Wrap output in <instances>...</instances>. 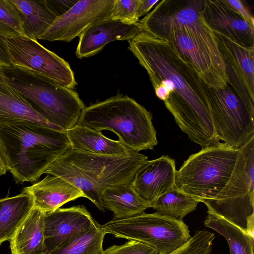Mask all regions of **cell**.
Segmentation results:
<instances>
[{"mask_svg":"<svg viewBox=\"0 0 254 254\" xmlns=\"http://www.w3.org/2000/svg\"><path fill=\"white\" fill-rule=\"evenodd\" d=\"M225 65L241 79L254 101V48H246L222 34L213 32Z\"/></svg>","mask_w":254,"mask_h":254,"instance_id":"ffe728a7","label":"cell"},{"mask_svg":"<svg viewBox=\"0 0 254 254\" xmlns=\"http://www.w3.org/2000/svg\"><path fill=\"white\" fill-rule=\"evenodd\" d=\"M18 35L19 34L14 30L0 21V62L3 67L12 66L6 45V40L9 37Z\"/></svg>","mask_w":254,"mask_h":254,"instance_id":"d6a6232c","label":"cell"},{"mask_svg":"<svg viewBox=\"0 0 254 254\" xmlns=\"http://www.w3.org/2000/svg\"><path fill=\"white\" fill-rule=\"evenodd\" d=\"M199 202L198 199L175 186L159 196L151 207L161 215L183 220L195 210Z\"/></svg>","mask_w":254,"mask_h":254,"instance_id":"83f0119b","label":"cell"},{"mask_svg":"<svg viewBox=\"0 0 254 254\" xmlns=\"http://www.w3.org/2000/svg\"><path fill=\"white\" fill-rule=\"evenodd\" d=\"M238 152L224 142L202 148L177 171L176 186L200 202L213 198L230 178Z\"/></svg>","mask_w":254,"mask_h":254,"instance_id":"8992f818","label":"cell"},{"mask_svg":"<svg viewBox=\"0 0 254 254\" xmlns=\"http://www.w3.org/2000/svg\"><path fill=\"white\" fill-rule=\"evenodd\" d=\"M106 234L143 243L157 254H170L191 238L188 226L183 220L144 212L122 219H113L101 225Z\"/></svg>","mask_w":254,"mask_h":254,"instance_id":"52a82bcc","label":"cell"},{"mask_svg":"<svg viewBox=\"0 0 254 254\" xmlns=\"http://www.w3.org/2000/svg\"><path fill=\"white\" fill-rule=\"evenodd\" d=\"M207 213L204 225L225 238L230 254H254V237L222 217L208 211Z\"/></svg>","mask_w":254,"mask_h":254,"instance_id":"484cf974","label":"cell"},{"mask_svg":"<svg viewBox=\"0 0 254 254\" xmlns=\"http://www.w3.org/2000/svg\"><path fill=\"white\" fill-rule=\"evenodd\" d=\"M19 9L25 36L38 40L58 17L50 0H11Z\"/></svg>","mask_w":254,"mask_h":254,"instance_id":"cb8c5ba5","label":"cell"},{"mask_svg":"<svg viewBox=\"0 0 254 254\" xmlns=\"http://www.w3.org/2000/svg\"><path fill=\"white\" fill-rule=\"evenodd\" d=\"M45 214L33 207L9 240L11 254H46Z\"/></svg>","mask_w":254,"mask_h":254,"instance_id":"44dd1931","label":"cell"},{"mask_svg":"<svg viewBox=\"0 0 254 254\" xmlns=\"http://www.w3.org/2000/svg\"><path fill=\"white\" fill-rule=\"evenodd\" d=\"M128 43L151 83L166 79L172 83L173 90L164 102L180 129L202 148L218 143L206 84L195 68L165 39L141 31Z\"/></svg>","mask_w":254,"mask_h":254,"instance_id":"6da1fadb","label":"cell"},{"mask_svg":"<svg viewBox=\"0 0 254 254\" xmlns=\"http://www.w3.org/2000/svg\"><path fill=\"white\" fill-rule=\"evenodd\" d=\"M138 3L139 0H114L110 18L129 24L137 23Z\"/></svg>","mask_w":254,"mask_h":254,"instance_id":"f546056e","label":"cell"},{"mask_svg":"<svg viewBox=\"0 0 254 254\" xmlns=\"http://www.w3.org/2000/svg\"><path fill=\"white\" fill-rule=\"evenodd\" d=\"M201 13L213 32H219L243 47L254 48V26L225 0H204Z\"/></svg>","mask_w":254,"mask_h":254,"instance_id":"5bb4252c","label":"cell"},{"mask_svg":"<svg viewBox=\"0 0 254 254\" xmlns=\"http://www.w3.org/2000/svg\"><path fill=\"white\" fill-rule=\"evenodd\" d=\"M34 207L28 193L0 198V245L9 241Z\"/></svg>","mask_w":254,"mask_h":254,"instance_id":"d4e9b609","label":"cell"},{"mask_svg":"<svg viewBox=\"0 0 254 254\" xmlns=\"http://www.w3.org/2000/svg\"><path fill=\"white\" fill-rule=\"evenodd\" d=\"M20 123L33 124L63 130L42 118L25 97L0 76V130L6 126Z\"/></svg>","mask_w":254,"mask_h":254,"instance_id":"d6986e66","label":"cell"},{"mask_svg":"<svg viewBox=\"0 0 254 254\" xmlns=\"http://www.w3.org/2000/svg\"><path fill=\"white\" fill-rule=\"evenodd\" d=\"M203 0H163L138 23L142 31L157 37L173 30L195 36L220 63L225 64L213 31L201 15Z\"/></svg>","mask_w":254,"mask_h":254,"instance_id":"ba28073f","label":"cell"},{"mask_svg":"<svg viewBox=\"0 0 254 254\" xmlns=\"http://www.w3.org/2000/svg\"><path fill=\"white\" fill-rule=\"evenodd\" d=\"M102 254H157L152 247L143 243L129 241L122 245H114L103 250Z\"/></svg>","mask_w":254,"mask_h":254,"instance_id":"1f68e13d","label":"cell"},{"mask_svg":"<svg viewBox=\"0 0 254 254\" xmlns=\"http://www.w3.org/2000/svg\"><path fill=\"white\" fill-rule=\"evenodd\" d=\"M0 21L25 36L21 14L11 0H0Z\"/></svg>","mask_w":254,"mask_h":254,"instance_id":"4dcf8cb0","label":"cell"},{"mask_svg":"<svg viewBox=\"0 0 254 254\" xmlns=\"http://www.w3.org/2000/svg\"><path fill=\"white\" fill-rule=\"evenodd\" d=\"M6 45L12 66L41 75L58 85L73 89L77 84L69 64L37 40L18 35Z\"/></svg>","mask_w":254,"mask_h":254,"instance_id":"8fae6325","label":"cell"},{"mask_svg":"<svg viewBox=\"0 0 254 254\" xmlns=\"http://www.w3.org/2000/svg\"><path fill=\"white\" fill-rule=\"evenodd\" d=\"M114 0H80L58 17L38 40L69 42L91 25L110 18Z\"/></svg>","mask_w":254,"mask_h":254,"instance_id":"4fadbf2b","label":"cell"},{"mask_svg":"<svg viewBox=\"0 0 254 254\" xmlns=\"http://www.w3.org/2000/svg\"><path fill=\"white\" fill-rule=\"evenodd\" d=\"M0 66H2V64L0 62Z\"/></svg>","mask_w":254,"mask_h":254,"instance_id":"74e56055","label":"cell"},{"mask_svg":"<svg viewBox=\"0 0 254 254\" xmlns=\"http://www.w3.org/2000/svg\"><path fill=\"white\" fill-rule=\"evenodd\" d=\"M78 1V0H50L51 3L58 17L67 11Z\"/></svg>","mask_w":254,"mask_h":254,"instance_id":"e575fe53","label":"cell"},{"mask_svg":"<svg viewBox=\"0 0 254 254\" xmlns=\"http://www.w3.org/2000/svg\"><path fill=\"white\" fill-rule=\"evenodd\" d=\"M59 158L80 171L101 195L108 188L131 184L136 172L148 160L146 156L133 151L124 155L110 156L70 148Z\"/></svg>","mask_w":254,"mask_h":254,"instance_id":"30bf717a","label":"cell"},{"mask_svg":"<svg viewBox=\"0 0 254 254\" xmlns=\"http://www.w3.org/2000/svg\"><path fill=\"white\" fill-rule=\"evenodd\" d=\"M44 174L59 177L80 190L84 197L91 201L99 210L105 209L101 200V194L94 184L77 168L59 158L46 170Z\"/></svg>","mask_w":254,"mask_h":254,"instance_id":"f1b7e54d","label":"cell"},{"mask_svg":"<svg viewBox=\"0 0 254 254\" xmlns=\"http://www.w3.org/2000/svg\"><path fill=\"white\" fill-rule=\"evenodd\" d=\"M8 171L16 184L36 182L70 147L66 131L33 124L10 125L0 130Z\"/></svg>","mask_w":254,"mask_h":254,"instance_id":"7a4b0ae2","label":"cell"},{"mask_svg":"<svg viewBox=\"0 0 254 254\" xmlns=\"http://www.w3.org/2000/svg\"><path fill=\"white\" fill-rule=\"evenodd\" d=\"M141 31L138 22L129 24L110 18L96 22L79 36L76 56L80 59L94 56L108 43L116 40L128 41Z\"/></svg>","mask_w":254,"mask_h":254,"instance_id":"e0dca14e","label":"cell"},{"mask_svg":"<svg viewBox=\"0 0 254 254\" xmlns=\"http://www.w3.org/2000/svg\"><path fill=\"white\" fill-rule=\"evenodd\" d=\"M106 234L96 222L48 254H102Z\"/></svg>","mask_w":254,"mask_h":254,"instance_id":"4316f807","label":"cell"},{"mask_svg":"<svg viewBox=\"0 0 254 254\" xmlns=\"http://www.w3.org/2000/svg\"><path fill=\"white\" fill-rule=\"evenodd\" d=\"M104 209L113 213V219L129 218L144 212L150 205L133 190L131 184L108 188L101 195Z\"/></svg>","mask_w":254,"mask_h":254,"instance_id":"603a6c76","label":"cell"},{"mask_svg":"<svg viewBox=\"0 0 254 254\" xmlns=\"http://www.w3.org/2000/svg\"><path fill=\"white\" fill-rule=\"evenodd\" d=\"M233 172L213 198L202 201L216 214L254 237V136L239 148Z\"/></svg>","mask_w":254,"mask_h":254,"instance_id":"5b68a950","label":"cell"},{"mask_svg":"<svg viewBox=\"0 0 254 254\" xmlns=\"http://www.w3.org/2000/svg\"><path fill=\"white\" fill-rule=\"evenodd\" d=\"M226 2L234 8L250 25L254 26V17L242 1L240 0H225Z\"/></svg>","mask_w":254,"mask_h":254,"instance_id":"836d02e7","label":"cell"},{"mask_svg":"<svg viewBox=\"0 0 254 254\" xmlns=\"http://www.w3.org/2000/svg\"><path fill=\"white\" fill-rule=\"evenodd\" d=\"M22 191L30 194L34 207L45 213L54 211L69 201L84 197L80 190L67 181L49 174L25 187Z\"/></svg>","mask_w":254,"mask_h":254,"instance_id":"ac0fdd59","label":"cell"},{"mask_svg":"<svg viewBox=\"0 0 254 254\" xmlns=\"http://www.w3.org/2000/svg\"><path fill=\"white\" fill-rule=\"evenodd\" d=\"M151 113L133 99L118 93L85 107L77 125L101 131L109 130L130 151L153 149L157 144Z\"/></svg>","mask_w":254,"mask_h":254,"instance_id":"3957f363","label":"cell"},{"mask_svg":"<svg viewBox=\"0 0 254 254\" xmlns=\"http://www.w3.org/2000/svg\"><path fill=\"white\" fill-rule=\"evenodd\" d=\"M83 205L74 206L45 213L44 244L46 254L95 223Z\"/></svg>","mask_w":254,"mask_h":254,"instance_id":"9a60e30c","label":"cell"},{"mask_svg":"<svg viewBox=\"0 0 254 254\" xmlns=\"http://www.w3.org/2000/svg\"><path fill=\"white\" fill-rule=\"evenodd\" d=\"M70 148L90 153L110 156H121L130 151L119 140L104 136L101 131L77 125L66 131Z\"/></svg>","mask_w":254,"mask_h":254,"instance_id":"7402d4cb","label":"cell"},{"mask_svg":"<svg viewBox=\"0 0 254 254\" xmlns=\"http://www.w3.org/2000/svg\"><path fill=\"white\" fill-rule=\"evenodd\" d=\"M8 171L7 159L2 143L0 139V176Z\"/></svg>","mask_w":254,"mask_h":254,"instance_id":"8d00e7d4","label":"cell"},{"mask_svg":"<svg viewBox=\"0 0 254 254\" xmlns=\"http://www.w3.org/2000/svg\"><path fill=\"white\" fill-rule=\"evenodd\" d=\"M158 0H139L136 10V16L139 18L149 13L151 9L156 5Z\"/></svg>","mask_w":254,"mask_h":254,"instance_id":"d590c367","label":"cell"},{"mask_svg":"<svg viewBox=\"0 0 254 254\" xmlns=\"http://www.w3.org/2000/svg\"><path fill=\"white\" fill-rule=\"evenodd\" d=\"M0 76L25 97L36 112L51 124L64 131L77 125L85 106L73 89L13 66H0Z\"/></svg>","mask_w":254,"mask_h":254,"instance_id":"277c9868","label":"cell"},{"mask_svg":"<svg viewBox=\"0 0 254 254\" xmlns=\"http://www.w3.org/2000/svg\"><path fill=\"white\" fill-rule=\"evenodd\" d=\"M176 172L175 160L162 155L147 160L136 172L131 186L151 207L159 196L176 186Z\"/></svg>","mask_w":254,"mask_h":254,"instance_id":"2e32d148","label":"cell"},{"mask_svg":"<svg viewBox=\"0 0 254 254\" xmlns=\"http://www.w3.org/2000/svg\"><path fill=\"white\" fill-rule=\"evenodd\" d=\"M156 37L168 41L208 86L221 89L229 83L225 64L219 62L195 36L184 30H173Z\"/></svg>","mask_w":254,"mask_h":254,"instance_id":"7c38bea8","label":"cell"},{"mask_svg":"<svg viewBox=\"0 0 254 254\" xmlns=\"http://www.w3.org/2000/svg\"><path fill=\"white\" fill-rule=\"evenodd\" d=\"M206 90L217 138L239 149L254 136V108L247 105L229 83L221 89L206 84Z\"/></svg>","mask_w":254,"mask_h":254,"instance_id":"9c48e42d","label":"cell"}]
</instances>
